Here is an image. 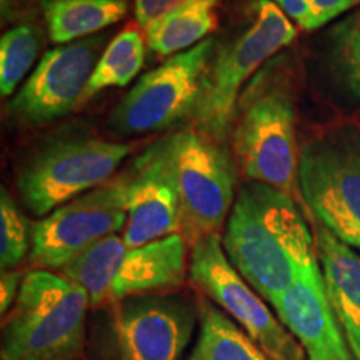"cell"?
Masks as SVG:
<instances>
[{"label":"cell","instance_id":"cell-1","mask_svg":"<svg viewBox=\"0 0 360 360\" xmlns=\"http://www.w3.org/2000/svg\"><path fill=\"white\" fill-rule=\"evenodd\" d=\"M222 247L237 272L270 305L319 264L315 237L294 197L247 182L233 202Z\"/></svg>","mask_w":360,"mask_h":360},{"label":"cell","instance_id":"cell-2","mask_svg":"<svg viewBox=\"0 0 360 360\" xmlns=\"http://www.w3.org/2000/svg\"><path fill=\"white\" fill-rule=\"evenodd\" d=\"M89 307L87 292L62 274L27 272L2 326V360H80Z\"/></svg>","mask_w":360,"mask_h":360},{"label":"cell","instance_id":"cell-3","mask_svg":"<svg viewBox=\"0 0 360 360\" xmlns=\"http://www.w3.org/2000/svg\"><path fill=\"white\" fill-rule=\"evenodd\" d=\"M187 240L182 233L150 244L125 245L110 236L72 260L60 274L87 292L90 307H112L130 297L177 289L187 276Z\"/></svg>","mask_w":360,"mask_h":360},{"label":"cell","instance_id":"cell-4","mask_svg":"<svg viewBox=\"0 0 360 360\" xmlns=\"http://www.w3.org/2000/svg\"><path fill=\"white\" fill-rule=\"evenodd\" d=\"M233 124V152L245 177L295 199L299 154L289 90L264 70L240 96Z\"/></svg>","mask_w":360,"mask_h":360},{"label":"cell","instance_id":"cell-5","mask_svg":"<svg viewBox=\"0 0 360 360\" xmlns=\"http://www.w3.org/2000/svg\"><path fill=\"white\" fill-rule=\"evenodd\" d=\"M250 8L247 29L212 60L205 94L193 115L199 132L215 141L231 132L247 80L297 37L295 24L272 0H255Z\"/></svg>","mask_w":360,"mask_h":360},{"label":"cell","instance_id":"cell-6","mask_svg":"<svg viewBox=\"0 0 360 360\" xmlns=\"http://www.w3.org/2000/svg\"><path fill=\"white\" fill-rule=\"evenodd\" d=\"M297 182L317 222L360 250V130L342 125L305 143Z\"/></svg>","mask_w":360,"mask_h":360},{"label":"cell","instance_id":"cell-7","mask_svg":"<svg viewBox=\"0 0 360 360\" xmlns=\"http://www.w3.org/2000/svg\"><path fill=\"white\" fill-rule=\"evenodd\" d=\"M164 143L179 197L180 233L188 245L219 236L236 202L231 155L215 139L195 130H180Z\"/></svg>","mask_w":360,"mask_h":360},{"label":"cell","instance_id":"cell-8","mask_svg":"<svg viewBox=\"0 0 360 360\" xmlns=\"http://www.w3.org/2000/svg\"><path fill=\"white\" fill-rule=\"evenodd\" d=\"M214 45V39H205L147 72L112 112V130L120 135L157 132L195 115L205 94Z\"/></svg>","mask_w":360,"mask_h":360},{"label":"cell","instance_id":"cell-9","mask_svg":"<svg viewBox=\"0 0 360 360\" xmlns=\"http://www.w3.org/2000/svg\"><path fill=\"white\" fill-rule=\"evenodd\" d=\"M197 319L199 310L182 297H130L110 307L98 360H180Z\"/></svg>","mask_w":360,"mask_h":360},{"label":"cell","instance_id":"cell-10","mask_svg":"<svg viewBox=\"0 0 360 360\" xmlns=\"http://www.w3.org/2000/svg\"><path fill=\"white\" fill-rule=\"evenodd\" d=\"M125 143L70 139L51 143L22 169L17 187L35 215H49L67 202L109 182L129 155Z\"/></svg>","mask_w":360,"mask_h":360},{"label":"cell","instance_id":"cell-11","mask_svg":"<svg viewBox=\"0 0 360 360\" xmlns=\"http://www.w3.org/2000/svg\"><path fill=\"white\" fill-rule=\"evenodd\" d=\"M188 276L193 285L244 328L270 359L307 360L295 335L231 264L219 236H207L192 245Z\"/></svg>","mask_w":360,"mask_h":360},{"label":"cell","instance_id":"cell-12","mask_svg":"<svg viewBox=\"0 0 360 360\" xmlns=\"http://www.w3.org/2000/svg\"><path fill=\"white\" fill-rule=\"evenodd\" d=\"M127 222V179L103 184L45 215L32 229L30 264L62 270L103 238L117 236Z\"/></svg>","mask_w":360,"mask_h":360},{"label":"cell","instance_id":"cell-13","mask_svg":"<svg viewBox=\"0 0 360 360\" xmlns=\"http://www.w3.org/2000/svg\"><path fill=\"white\" fill-rule=\"evenodd\" d=\"M105 40V35H90L45 52L12 98L8 112L20 122L45 124L87 101L90 77L107 47Z\"/></svg>","mask_w":360,"mask_h":360},{"label":"cell","instance_id":"cell-14","mask_svg":"<svg viewBox=\"0 0 360 360\" xmlns=\"http://www.w3.org/2000/svg\"><path fill=\"white\" fill-rule=\"evenodd\" d=\"M127 179V222L122 231L125 245L141 247L180 233V209L165 143L159 141L134 162Z\"/></svg>","mask_w":360,"mask_h":360},{"label":"cell","instance_id":"cell-15","mask_svg":"<svg viewBox=\"0 0 360 360\" xmlns=\"http://www.w3.org/2000/svg\"><path fill=\"white\" fill-rule=\"evenodd\" d=\"M272 307L302 345L307 360H355L327 300L319 264L300 276Z\"/></svg>","mask_w":360,"mask_h":360},{"label":"cell","instance_id":"cell-16","mask_svg":"<svg viewBox=\"0 0 360 360\" xmlns=\"http://www.w3.org/2000/svg\"><path fill=\"white\" fill-rule=\"evenodd\" d=\"M314 237L327 300L355 360H360V255L321 224Z\"/></svg>","mask_w":360,"mask_h":360},{"label":"cell","instance_id":"cell-17","mask_svg":"<svg viewBox=\"0 0 360 360\" xmlns=\"http://www.w3.org/2000/svg\"><path fill=\"white\" fill-rule=\"evenodd\" d=\"M129 0H45L44 15L52 42L65 45L102 32L124 19Z\"/></svg>","mask_w":360,"mask_h":360},{"label":"cell","instance_id":"cell-18","mask_svg":"<svg viewBox=\"0 0 360 360\" xmlns=\"http://www.w3.org/2000/svg\"><path fill=\"white\" fill-rule=\"evenodd\" d=\"M220 0H187L147 30V45L157 57H172L204 42L217 29Z\"/></svg>","mask_w":360,"mask_h":360},{"label":"cell","instance_id":"cell-19","mask_svg":"<svg viewBox=\"0 0 360 360\" xmlns=\"http://www.w3.org/2000/svg\"><path fill=\"white\" fill-rule=\"evenodd\" d=\"M199 323L187 360H272L236 321L207 300L199 302Z\"/></svg>","mask_w":360,"mask_h":360},{"label":"cell","instance_id":"cell-20","mask_svg":"<svg viewBox=\"0 0 360 360\" xmlns=\"http://www.w3.org/2000/svg\"><path fill=\"white\" fill-rule=\"evenodd\" d=\"M146 60V40L137 27H125L110 40L90 77L87 98L101 90L125 87L137 77Z\"/></svg>","mask_w":360,"mask_h":360},{"label":"cell","instance_id":"cell-21","mask_svg":"<svg viewBox=\"0 0 360 360\" xmlns=\"http://www.w3.org/2000/svg\"><path fill=\"white\" fill-rule=\"evenodd\" d=\"M328 60L339 84L360 101V6L328 32Z\"/></svg>","mask_w":360,"mask_h":360},{"label":"cell","instance_id":"cell-22","mask_svg":"<svg viewBox=\"0 0 360 360\" xmlns=\"http://www.w3.org/2000/svg\"><path fill=\"white\" fill-rule=\"evenodd\" d=\"M42 35L34 25H17L0 40V94L12 96L13 90L34 65Z\"/></svg>","mask_w":360,"mask_h":360},{"label":"cell","instance_id":"cell-23","mask_svg":"<svg viewBox=\"0 0 360 360\" xmlns=\"http://www.w3.org/2000/svg\"><path fill=\"white\" fill-rule=\"evenodd\" d=\"M30 245H32V232L29 231V224L8 192L2 187L0 191V265H2V270L19 267L27 252L30 254Z\"/></svg>","mask_w":360,"mask_h":360},{"label":"cell","instance_id":"cell-24","mask_svg":"<svg viewBox=\"0 0 360 360\" xmlns=\"http://www.w3.org/2000/svg\"><path fill=\"white\" fill-rule=\"evenodd\" d=\"M186 2L187 0H134L135 20L147 32L152 25L165 19Z\"/></svg>","mask_w":360,"mask_h":360},{"label":"cell","instance_id":"cell-25","mask_svg":"<svg viewBox=\"0 0 360 360\" xmlns=\"http://www.w3.org/2000/svg\"><path fill=\"white\" fill-rule=\"evenodd\" d=\"M310 8H312L315 27H322L332 22L337 17L357 7L360 0H307Z\"/></svg>","mask_w":360,"mask_h":360},{"label":"cell","instance_id":"cell-26","mask_svg":"<svg viewBox=\"0 0 360 360\" xmlns=\"http://www.w3.org/2000/svg\"><path fill=\"white\" fill-rule=\"evenodd\" d=\"M289 19L304 30H315V20L312 8L307 0H272Z\"/></svg>","mask_w":360,"mask_h":360},{"label":"cell","instance_id":"cell-27","mask_svg":"<svg viewBox=\"0 0 360 360\" xmlns=\"http://www.w3.org/2000/svg\"><path fill=\"white\" fill-rule=\"evenodd\" d=\"M24 277V274L17 269L2 270V278H0V312L2 315L8 314V310L15 304Z\"/></svg>","mask_w":360,"mask_h":360},{"label":"cell","instance_id":"cell-28","mask_svg":"<svg viewBox=\"0 0 360 360\" xmlns=\"http://www.w3.org/2000/svg\"><path fill=\"white\" fill-rule=\"evenodd\" d=\"M8 4H11V0H2V12H4V13L7 12V7H8Z\"/></svg>","mask_w":360,"mask_h":360}]
</instances>
